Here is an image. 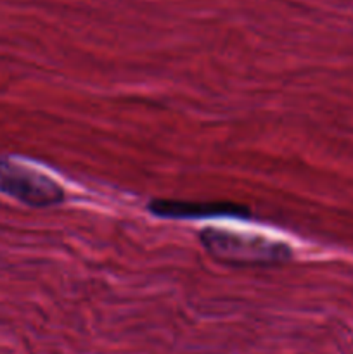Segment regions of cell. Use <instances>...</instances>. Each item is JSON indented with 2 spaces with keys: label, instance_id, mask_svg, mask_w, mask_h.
I'll return each mask as SVG.
<instances>
[{
  "label": "cell",
  "instance_id": "obj_1",
  "mask_svg": "<svg viewBox=\"0 0 353 354\" xmlns=\"http://www.w3.org/2000/svg\"><path fill=\"white\" fill-rule=\"evenodd\" d=\"M203 248L217 261L232 266H273L291 259L289 245L260 235L206 228L199 234Z\"/></svg>",
  "mask_w": 353,
  "mask_h": 354
},
{
  "label": "cell",
  "instance_id": "obj_2",
  "mask_svg": "<svg viewBox=\"0 0 353 354\" xmlns=\"http://www.w3.org/2000/svg\"><path fill=\"white\" fill-rule=\"evenodd\" d=\"M0 194L30 207H51L64 201V192L51 176L9 159H0Z\"/></svg>",
  "mask_w": 353,
  "mask_h": 354
},
{
  "label": "cell",
  "instance_id": "obj_3",
  "mask_svg": "<svg viewBox=\"0 0 353 354\" xmlns=\"http://www.w3.org/2000/svg\"><path fill=\"white\" fill-rule=\"evenodd\" d=\"M149 211L159 218L172 220H201V218H248L249 209L234 203H197V201L156 199Z\"/></svg>",
  "mask_w": 353,
  "mask_h": 354
}]
</instances>
